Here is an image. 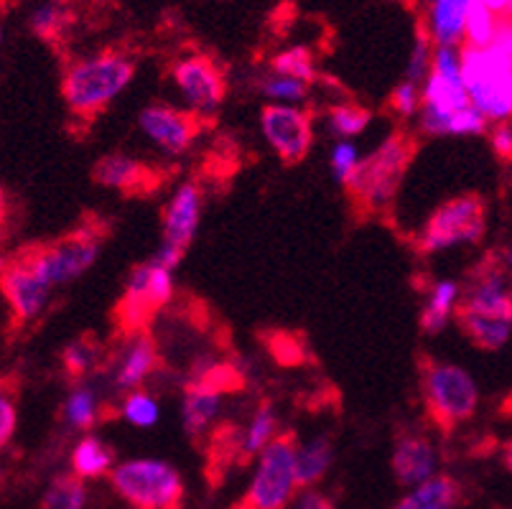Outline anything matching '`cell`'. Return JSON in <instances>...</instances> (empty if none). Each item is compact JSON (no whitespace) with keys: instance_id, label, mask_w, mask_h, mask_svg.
Wrapping results in <instances>:
<instances>
[{"instance_id":"obj_24","label":"cell","mask_w":512,"mask_h":509,"mask_svg":"<svg viewBox=\"0 0 512 509\" xmlns=\"http://www.w3.org/2000/svg\"><path fill=\"white\" fill-rule=\"evenodd\" d=\"M334 464V443L329 436H314L296 448V482L299 489H314Z\"/></svg>"},{"instance_id":"obj_25","label":"cell","mask_w":512,"mask_h":509,"mask_svg":"<svg viewBox=\"0 0 512 509\" xmlns=\"http://www.w3.org/2000/svg\"><path fill=\"white\" fill-rule=\"evenodd\" d=\"M115 469V451L102 438L85 436L72 451V474L79 479H100Z\"/></svg>"},{"instance_id":"obj_16","label":"cell","mask_w":512,"mask_h":509,"mask_svg":"<svg viewBox=\"0 0 512 509\" xmlns=\"http://www.w3.org/2000/svg\"><path fill=\"white\" fill-rule=\"evenodd\" d=\"M202 186L199 181L186 179L176 186V194L171 196V202L164 209V237L161 245L174 247V250L184 252L192 247L194 237L199 230V219H202Z\"/></svg>"},{"instance_id":"obj_28","label":"cell","mask_w":512,"mask_h":509,"mask_svg":"<svg viewBox=\"0 0 512 509\" xmlns=\"http://www.w3.org/2000/svg\"><path fill=\"white\" fill-rule=\"evenodd\" d=\"M72 21V8L64 6L62 0H46V3L34 8V13H31L29 18V26L39 39L46 41V44H57V41L67 34V28L72 26Z\"/></svg>"},{"instance_id":"obj_12","label":"cell","mask_w":512,"mask_h":509,"mask_svg":"<svg viewBox=\"0 0 512 509\" xmlns=\"http://www.w3.org/2000/svg\"><path fill=\"white\" fill-rule=\"evenodd\" d=\"M138 125L158 151L176 158L184 156L194 146V140L202 135L207 120L199 118L192 110H181V107L166 105V102H153L141 110Z\"/></svg>"},{"instance_id":"obj_47","label":"cell","mask_w":512,"mask_h":509,"mask_svg":"<svg viewBox=\"0 0 512 509\" xmlns=\"http://www.w3.org/2000/svg\"><path fill=\"white\" fill-rule=\"evenodd\" d=\"M0 41H3V31H0Z\"/></svg>"},{"instance_id":"obj_30","label":"cell","mask_w":512,"mask_h":509,"mask_svg":"<svg viewBox=\"0 0 512 509\" xmlns=\"http://www.w3.org/2000/svg\"><path fill=\"white\" fill-rule=\"evenodd\" d=\"M372 112L365 105H357V102H337V105L327 107L324 112V123L327 130L337 138H352V135H360L362 130L370 125Z\"/></svg>"},{"instance_id":"obj_19","label":"cell","mask_w":512,"mask_h":509,"mask_svg":"<svg viewBox=\"0 0 512 509\" xmlns=\"http://www.w3.org/2000/svg\"><path fill=\"white\" fill-rule=\"evenodd\" d=\"M220 392L204 390V387L184 385V400H181V426H184L186 438L192 443H199L212 431L214 420L222 408Z\"/></svg>"},{"instance_id":"obj_10","label":"cell","mask_w":512,"mask_h":509,"mask_svg":"<svg viewBox=\"0 0 512 509\" xmlns=\"http://www.w3.org/2000/svg\"><path fill=\"white\" fill-rule=\"evenodd\" d=\"M260 130L265 143L286 166L304 163L314 146V118L299 105H265L260 110Z\"/></svg>"},{"instance_id":"obj_9","label":"cell","mask_w":512,"mask_h":509,"mask_svg":"<svg viewBox=\"0 0 512 509\" xmlns=\"http://www.w3.org/2000/svg\"><path fill=\"white\" fill-rule=\"evenodd\" d=\"M487 232V202L482 194H462L434 209V214L418 232V252L451 250V247L477 245Z\"/></svg>"},{"instance_id":"obj_27","label":"cell","mask_w":512,"mask_h":509,"mask_svg":"<svg viewBox=\"0 0 512 509\" xmlns=\"http://www.w3.org/2000/svg\"><path fill=\"white\" fill-rule=\"evenodd\" d=\"M85 479H79L77 474H59L46 484L44 494H41L39 509H85L87 507Z\"/></svg>"},{"instance_id":"obj_15","label":"cell","mask_w":512,"mask_h":509,"mask_svg":"<svg viewBox=\"0 0 512 509\" xmlns=\"http://www.w3.org/2000/svg\"><path fill=\"white\" fill-rule=\"evenodd\" d=\"M166 179V171H158L125 153H107L92 166V181L97 186L120 191L123 196H148L161 189Z\"/></svg>"},{"instance_id":"obj_40","label":"cell","mask_w":512,"mask_h":509,"mask_svg":"<svg viewBox=\"0 0 512 509\" xmlns=\"http://www.w3.org/2000/svg\"><path fill=\"white\" fill-rule=\"evenodd\" d=\"M490 146L492 151H495V156L500 158V161L505 163H512V123L510 120H505V123H495L490 130Z\"/></svg>"},{"instance_id":"obj_17","label":"cell","mask_w":512,"mask_h":509,"mask_svg":"<svg viewBox=\"0 0 512 509\" xmlns=\"http://www.w3.org/2000/svg\"><path fill=\"white\" fill-rule=\"evenodd\" d=\"M390 466H393L395 482L400 487L413 489L418 484L428 482L431 476H436V469H439V451H436L434 441L426 433L406 431L395 438Z\"/></svg>"},{"instance_id":"obj_14","label":"cell","mask_w":512,"mask_h":509,"mask_svg":"<svg viewBox=\"0 0 512 509\" xmlns=\"http://www.w3.org/2000/svg\"><path fill=\"white\" fill-rule=\"evenodd\" d=\"M459 314L487 316V319L510 321L512 324V286L505 270L492 260L474 268L459 301Z\"/></svg>"},{"instance_id":"obj_8","label":"cell","mask_w":512,"mask_h":509,"mask_svg":"<svg viewBox=\"0 0 512 509\" xmlns=\"http://www.w3.org/2000/svg\"><path fill=\"white\" fill-rule=\"evenodd\" d=\"M174 298L171 270L161 268L156 260L136 265L125 280L123 296L115 306V326L123 339L148 331L151 319Z\"/></svg>"},{"instance_id":"obj_33","label":"cell","mask_w":512,"mask_h":509,"mask_svg":"<svg viewBox=\"0 0 512 509\" xmlns=\"http://www.w3.org/2000/svg\"><path fill=\"white\" fill-rule=\"evenodd\" d=\"M271 72L311 84L316 79V62L306 46H288L271 59Z\"/></svg>"},{"instance_id":"obj_23","label":"cell","mask_w":512,"mask_h":509,"mask_svg":"<svg viewBox=\"0 0 512 509\" xmlns=\"http://www.w3.org/2000/svg\"><path fill=\"white\" fill-rule=\"evenodd\" d=\"M276 436H278L276 405H273L271 400H263V403L255 408L248 428L240 433V441H237V459H240V464H248L250 459L263 454L265 448L271 446V441Z\"/></svg>"},{"instance_id":"obj_7","label":"cell","mask_w":512,"mask_h":509,"mask_svg":"<svg viewBox=\"0 0 512 509\" xmlns=\"http://www.w3.org/2000/svg\"><path fill=\"white\" fill-rule=\"evenodd\" d=\"M107 235H110V227L102 219H87V222L79 224L77 230L64 235L62 240L34 247L26 258L49 280L51 286H62V283L79 278L95 265Z\"/></svg>"},{"instance_id":"obj_18","label":"cell","mask_w":512,"mask_h":509,"mask_svg":"<svg viewBox=\"0 0 512 509\" xmlns=\"http://www.w3.org/2000/svg\"><path fill=\"white\" fill-rule=\"evenodd\" d=\"M158 344L151 331L125 339L123 349L118 354L113 370V387L120 395H128L133 390H141L143 382L158 370Z\"/></svg>"},{"instance_id":"obj_42","label":"cell","mask_w":512,"mask_h":509,"mask_svg":"<svg viewBox=\"0 0 512 509\" xmlns=\"http://www.w3.org/2000/svg\"><path fill=\"white\" fill-rule=\"evenodd\" d=\"M288 509H334V502L319 489H301Z\"/></svg>"},{"instance_id":"obj_43","label":"cell","mask_w":512,"mask_h":509,"mask_svg":"<svg viewBox=\"0 0 512 509\" xmlns=\"http://www.w3.org/2000/svg\"><path fill=\"white\" fill-rule=\"evenodd\" d=\"M492 46L512 64V18H500V26H497V36L492 41Z\"/></svg>"},{"instance_id":"obj_34","label":"cell","mask_w":512,"mask_h":509,"mask_svg":"<svg viewBox=\"0 0 512 509\" xmlns=\"http://www.w3.org/2000/svg\"><path fill=\"white\" fill-rule=\"evenodd\" d=\"M120 415H123L125 423L136 428H153L161 418V405L153 398L151 392L146 390H133L123 398L120 405Z\"/></svg>"},{"instance_id":"obj_1","label":"cell","mask_w":512,"mask_h":509,"mask_svg":"<svg viewBox=\"0 0 512 509\" xmlns=\"http://www.w3.org/2000/svg\"><path fill=\"white\" fill-rule=\"evenodd\" d=\"M418 153V138L398 128L360 161L355 179L347 184V196L362 219L388 217L403 179Z\"/></svg>"},{"instance_id":"obj_13","label":"cell","mask_w":512,"mask_h":509,"mask_svg":"<svg viewBox=\"0 0 512 509\" xmlns=\"http://www.w3.org/2000/svg\"><path fill=\"white\" fill-rule=\"evenodd\" d=\"M51 283L31 265V260L23 258L3 265L0 270V293L6 298L16 324H29L39 319L51 296Z\"/></svg>"},{"instance_id":"obj_3","label":"cell","mask_w":512,"mask_h":509,"mask_svg":"<svg viewBox=\"0 0 512 509\" xmlns=\"http://www.w3.org/2000/svg\"><path fill=\"white\" fill-rule=\"evenodd\" d=\"M421 395L426 415L439 431H454L474 418L479 408V387L464 367L421 357Z\"/></svg>"},{"instance_id":"obj_20","label":"cell","mask_w":512,"mask_h":509,"mask_svg":"<svg viewBox=\"0 0 512 509\" xmlns=\"http://www.w3.org/2000/svg\"><path fill=\"white\" fill-rule=\"evenodd\" d=\"M464 489L459 479L449 474H436L428 482L408 489L390 509H456L462 504Z\"/></svg>"},{"instance_id":"obj_21","label":"cell","mask_w":512,"mask_h":509,"mask_svg":"<svg viewBox=\"0 0 512 509\" xmlns=\"http://www.w3.org/2000/svg\"><path fill=\"white\" fill-rule=\"evenodd\" d=\"M472 0H431L426 31L436 46H464V21Z\"/></svg>"},{"instance_id":"obj_45","label":"cell","mask_w":512,"mask_h":509,"mask_svg":"<svg viewBox=\"0 0 512 509\" xmlns=\"http://www.w3.org/2000/svg\"><path fill=\"white\" fill-rule=\"evenodd\" d=\"M502 461H505V469L512 471V441H507L502 448Z\"/></svg>"},{"instance_id":"obj_35","label":"cell","mask_w":512,"mask_h":509,"mask_svg":"<svg viewBox=\"0 0 512 509\" xmlns=\"http://www.w3.org/2000/svg\"><path fill=\"white\" fill-rule=\"evenodd\" d=\"M260 92L276 100L278 105H301L309 97V84L293 77H283V74L268 72L260 79Z\"/></svg>"},{"instance_id":"obj_26","label":"cell","mask_w":512,"mask_h":509,"mask_svg":"<svg viewBox=\"0 0 512 509\" xmlns=\"http://www.w3.org/2000/svg\"><path fill=\"white\" fill-rule=\"evenodd\" d=\"M456 324L467 334L469 342L474 347L484 349V352H497L510 342L512 324L510 321L500 319H487V316H474V314H459L456 311Z\"/></svg>"},{"instance_id":"obj_41","label":"cell","mask_w":512,"mask_h":509,"mask_svg":"<svg viewBox=\"0 0 512 509\" xmlns=\"http://www.w3.org/2000/svg\"><path fill=\"white\" fill-rule=\"evenodd\" d=\"M18 428V410L8 395H0V451L11 443Z\"/></svg>"},{"instance_id":"obj_29","label":"cell","mask_w":512,"mask_h":509,"mask_svg":"<svg viewBox=\"0 0 512 509\" xmlns=\"http://www.w3.org/2000/svg\"><path fill=\"white\" fill-rule=\"evenodd\" d=\"M64 423L74 431H90L100 423V398L95 387L77 385L64 403Z\"/></svg>"},{"instance_id":"obj_5","label":"cell","mask_w":512,"mask_h":509,"mask_svg":"<svg viewBox=\"0 0 512 509\" xmlns=\"http://www.w3.org/2000/svg\"><path fill=\"white\" fill-rule=\"evenodd\" d=\"M462 79L484 118L492 123L512 118V64L495 46H462Z\"/></svg>"},{"instance_id":"obj_39","label":"cell","mask_w":512,"mask_h":509,"mask_svg":"<svg viewBox=\"0 0 512 509\" xmlns=\"http://www.w3.org/2000/svg\"><path fill=\"white\" fill-rule=\"evenodd\" d=\"M487 130H490V120L484 118L474 105L451 115L449 125H446V135H484Z\"/></svg>"},{"instance_id":"obj_37","label":"cell","mask_w":512,"mask_h":509,"mask_svg":"<svg viewBox=\"0 0 512 509\" xmlns=\"http://www.w3.org/2000/svg\"><path fill=\"white\" fill-rule=\"evenodd\" d=\"M360 161L362 158L357 153V148L352 143H347V140H339L337 146L332 148V158H329V163H332V176L342 189H347L349 181L355 179Z\"/></svg>"},{"instance_id":"obj_32","label":"cell","mask_w":512,"mask_h":509,"mask_svg":"<svg viewBox=\"0 0 512 509\" xmlns=\"http://www.w3.org/2000/svg\"><path fill=\"white\" fill-rule=\"evenodd\" d=\"M497 26H500V18L484 6L482 0H472L467 11V21H464V46H492L497 36Z\"/></svg>"},{"instance_id":"obj_36","label":"cell","mask_w":512,"mask_h":509,"mask_svg":"<svg viewBox=\"0 0 512 509\" xmlns=\"http://www.w3.org/2000/svg\"><path fill=\"white\" fill-rule=\"evenodd\" d=\"M436 44L428 36L426 26H421L416 31V41H413L411 56H408V67H406V79L408 82H426L428 74H431V59H434Z\"/></svg>"},{"instance_id":"obj_2","label":"cell","mask_w":512,"mask_h":509,"mask_svg":"<svg viewBox=\"0 0 512 509\" xmlns=\"http://www.w3.org/2000/svg\"><path fill=\"white\" fill-rule=\"evenodd\" d=\"M136 77V62L123 51H102L85 56L67 67L62 79V95L69 112L77 120L100 118Z\"/></svg>"},{"instance_id":"obj_4","label":"cell","mask_w":512,"mask_h":509,"mask_svg":"<svg viewBox=\"0 0 512 509\" xmlns=\"http://www.w3.org/2000/svg\"><path fill=\"white\" fill-rule=\"evenodd\" d=\"M107 479L130 509H181L184 504V476L169 461L128 459Z\"/></svg>"},{"instance_id":"obj_22","label":"cell","mask_w":512,"mask_h":509,"mask_svg":"<svg viewBox=\"0 0 512 509\" xmlns=\"http://www.w3.org/2000/svg\"><path fill=\"white\" fill-rule=\"evenodd\" d=\"M459 301H462V286L456 280H436L421 308L418 324H421L423 334H441L449 326L451 316H456Z\"/></svg>"},{"instance_id":"obj_11","label":"cell","mask_w":512,"mask_h":509,"mask_svg":"<svg viewBox=\"0 0 512 509\" xmlns=\"http://www.w3.org/2000/svg\"><path fill=\"white\" fill-rule=\"evenodd\" d=\"M171 79L189 110L209 120L227 97V79L220 64L204 54L179 56L171 67Z\"/></svg>"},{"instance_id":"obj_46","label":"cell","mask_w":512,"mask_h":509,"mask_svg":"<svg viewBox=\"0 0 512 509\" xmlns=\"http://www.w3.org/2000/svg\"><path fill=\"white\" fill-rule=\"evenodd\" d=\"M505 265H507V270H510V278H512V247L505 252Z\"/></svg>"},{"instance_id":"obj_6","label":"cell","mask_w":512,"mask_h":509,"mask_svg":"<svg viewBox=\"0 0 512 509\" xmlns=\"http://www.w3.org/2000/svg\"><path fill=\"white\" fill-rule=\"evenodd\" d=\"M296 436L278 433L258 456V469L232 509H288L299 492L296 482Z\"/></svg>"},{"instance_id":"obj_31","label":"cell","mask_w":512,"mask_h":509,"mask_svg":"<svg viewBox=\"0 0 512 509\" xmlns=\"http://www.w3.org/2000/svg\"><path fill=\"white\" fill-rule=\"evenodd\" d=\"M105 359V349L97 339L90 336H82V339H74L72 344H67L62 352V364L69 377L79 380V377H87L92 370L100 367V362Z\"/></svg>"},{"instance_id":"obj_38","label":"cell","mask_w":512,"mask_h":509,"mask_svg":"<svg viewBox=\"0 0 512 509\" xmlns=\"http://www.w3.org/2000/svg\"><path fill=\"white\" fill-rule=\"evenodd\" d=\"M421 105H423L421 84L403 79V82L395 84L393 92H390V110H393L398 118H413V115H418Z\"/></svg>"},{"instance_id":"obj_44","label":"cell","mask_w":512,"mask_h":509,"mask_svg":"<svg viewBox=\"0 0 512 509\" xmlns=\"http://www.w3.org/2000/svg\"><path fill=\"white\" fill-rule=\"evenodd\" d=\"M6 219H8V204H6V191L0 189V232L6 227Z\"/></svg>"}]
</instances>
